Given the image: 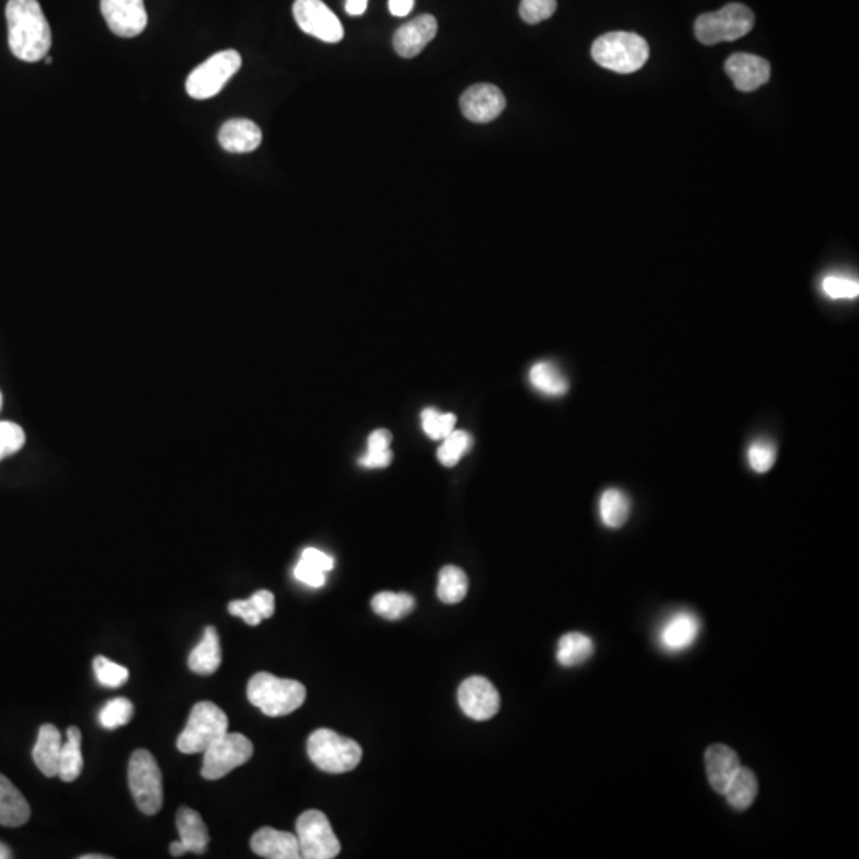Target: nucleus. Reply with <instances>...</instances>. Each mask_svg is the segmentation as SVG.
<instances>
[{
    "mask_svg": "<svg viewBox=\"0 0 859 859\" xmlns=\"http://www.w3.org/2000/svg\"><path fill=\"white\" fill-rule=\"evenodd\" d=\"M83 770L82 732L75 726L67 729V739L59 756L58 777L63 782H75Z\"/></svg>",
    "mask_w": 859,
    "mask_h": 859,
    "instance_id": "26",
    "label": "nucleus"
},
{
    "mask_svg": "<svg viewBox=\"0 0 859 859\" xmlns=\"http://www.w3.org/2000/svg\"><path fill=\"white\" fill-rule=\"evenodd\" d=\"M390 443H392V433L385 428H379L368 438V451H385L390 449Z\"/></svg>",
    "mask_w": 859,
    "mask_h": 859,
    "instance_id": "45",
    "label": "nucleus"
},
{
    "mask_svg": "<svg viewBox=\"0 0 859 859\" xmlns=\"http://www.w3.org/2000/svg\"><path fill=\"white\" fill-rule=\"evenodd\" d=\"M592 59L599 66L618 74H634L650 58V45L634 32H608L595 40Z\"/></svg>",
    "mask_w": 859,
    "mask_h": 859,
    "instance_id": "2",
    "label": "nucleus"
},
{
    "mask_svg": "<svg viewBox=\"0 0 859 859\" xmlns=\"http://www.w3.org/2000/svg\"><path fill=\"white\" fill-rule=\"evenodd\" d=\"M755 15L747 5L729 4L718 12L700 15L694 24L697 40L704 45L734 42L751 32Z\"/></svg>",
    "mask_w": 859,
    "mask_h": 859,
    "instance_id": "7",
    "label": "nucleus"
},
{
    "mask_svg": "<svg viewBox=\"0 0 859 859\" xmlns=\"http://www.w3.org/2000/svg\"><path fill=\"white\" fill-rule=\"evenodd\" d=\"M737 90L751 93L766 85L770 78V64L766 59L748 53H735L724 64Z\"/></svg>",
    "mask_w": 859,
    "mask_h": 859,
    "instance_id": "15",
    "label": "nucleus"
},
{
    "mask_svg": "<svg viewBox=\"0 0 859 859\" xmlns=\"http://www.w3.org/2000/svg\"><path fill=\"white\" fill-rule=\"evenodd\" d=\"M599 514L608 529H621L630 514V498L619 489H607L599 502Z\"/></svg>",
    "mask_w": 859,
    "mask_h": 859,
    "instance_id": "28",
    "label": "nucleus"
},
{
    "mask_svg": "<svg viewBox=\"0 0 859 859\" xmlns=\"http://www.w3.org/2000/svg\"><path fill=\"white\" fill-rule=\"evenodd\" d=\"M374 613L387 621H400L416 608L413 595L379 592L371 600Z\"/></svg>",
    "mask_w": 859,
    "mask_h": 859,
    "instance_id": "30",
    "label": "nucleus"
},
{
    "mask_svg": "<svg viewBox=\"0 0 859 859\" xmlns=\"http://www.w3.org/2000/svg\"><path fill=\"white\" fill-rule=\"evenodd\" d=\"M101 12L110 31L123 39H133L147 28L144 0H101Z\"/></svg>",
    "mask_w": 859,
    "mask_h": 859,
    "instance_id": "12",
    "label": "nucleus"
},
{
    "mask_svg": "<svg viewBox=\"0 0 859 859\" xmlns=\"http://www.w3.org/2000/svg\"><path fill=\"white\" fill-rule=\"evenodd\" d=\"M529 381L533 389L545 393L548 397H562L568 392L565 374L551 362H538L530 368Z\"/></svg>",
    "mask_w": 859,
    "mask_h": 859,
    "instance_id": "27",
    "label": "nucleus"
},
{
    "mask_svg": "<svg viewBox=\"0 0 859 859\" xmlns=\"http://www.w3.org/2000/svg\"><path fill=\"white\" fill-rule=\"evenodd\" d=\"M700 634V619L692 611H677L662 624L659 642L667 651H685Z\"/></svg>",
    "mask_w": 859,
    "mask_h": 859,
    "instance_id": "17",
    "label": "nucleus"
},
{
    "mask_svg": "<svg viewBox=\"0 0 859 859\" xmlns=\"http://www.w3.org/2000/svg\"><path fill=\"white\" fill-rule=\"evenodd\" d=\"M12 856L13 855L12 852H10V848L0 842V859H10L12 858Z\"/></svg>",
    "mask_w": 859,
    "mask_h": 859,
    "instance_id": "49",
    "label": "nucleus"
},
{
    "mask_svg": "<svg viewBox=\"0 0 859 859\" xmlns=\"http://www.w3.org/2000/svg\"><path fill=\"white\" fill-rule=\"evenodd\" d=\"M228 611H230V615L244 619L249 626H258L263 621V618L258 615V611L253 608L252 602L249 599L234 600V602L228 605Z\"/></svg>",
    "mask_w": 859,
    "mask_h": 859,
    "instance_id": "41",
    "label": "nucleus"
},
{
    "mask_svg": "<svg viewBox=\"0 0 859 859\" xmlns=\"http://www.w3.org/2000/svg\"><path fill=\"white\" fill-rule=\"evenodd\" d=\"M473 446V438L470 433L463 430H454L451 435L446 436L438 449V460L443 463L444 467H454L462 459L463 454H467Z\"/></svg>",
    "mask_w": 859,
    "mask_h": 859,
    "instance_id": "32",
    "label": "nucleus"
},
{
    "mask_svg": "<svg viewBox=\"0 0 859 859\" xmlns=\"http://www.w3.org/2000/svg\"><path fill=\"white\" fill-rule=\"evenodd\" d=\"M175 823H177L180 840L187 847L188 852L203 855L209 845V831L203 817L190 807H182L177 812Z\"/></svg>",
    "mask_w": 859,
    "mask_h": 859,
    "instance_id": "23",
    "label": "nucleus"
},
{
    "mask_svg": "<svg viewBox=\"0 0 859 859\" xmlns=\"http://www.w3.org/2000/svg\"><path fill=\"white\" fill-rule=\"evenodd\" d=\"M31 818V807L21 791L0 774V825L7 828H18L28 823Z\"/></svg>",
    "mask_w": 859,
    "mask_h": 859,
    "instance_id": "22",
    "label": "nucleus"
},
{
    "mask_svg": "<svg viewBox=\"0 0 859 859\" xmlns=\"http://www.w3.org/2000/svg\"><path fill=\"white\" fill-rule=\"evenodd\" d=\"M823 292L831 300H855L859 295L858 280L842 274H829L821 284Z\"/></svg>",
    "mask_w": 859,
    "mask_h": 859,
    "instance_id": "37",
    "label": "nucleus"
},
{
    "mask_svg": "<svg viewBox=\"0 0 859 859\" xmlns=\"http://www.w3.org/2000/svg\"><path fill=\"white\" fill-rule=\"evenodd\" d=\"M557 10V0H521L519 15L527 24H538L551 18Z\"/></svg>",
    "mask_w": 859,
    "mask_h": 859,
    "instance_id": "38",
    "label": "nucleus"
},
{
    "mask_svg": "<svg viewBox=\"0 0 859 859\" xmlns=\"http://www.w3.org/2000/svg\"><path fill=\"white\" fill-rule=\"evenodd\" d=\"M169 852H171V855L175 856V858H180V856L188 853V850L187 847L182 844V840H175V842H172V844L169 845Z\"/></svg>",
    "mask_w": 859,
    "mask_h": 859,
    "instance_id": "48",
    "label": "nucleus"
},
{
    "mask_svg": "<svg viewBox=\"0 0 859 859\" xmlns=\"http://www.w3.org/2000/svg\"><path fill=\"white\" fill-rule=\"evenodd\" d=\"M758 778L747 767L740 766L737 774L732 778L731 783L727 785L724 796L732 809L745 812L750 809L756 796H758Z\"/></svg>",
    "mask_w": 859,
    "mask_h": 859,
    "instance_id": "25",
    "label": "nucleus"
},
{
    "mask_svg": "<svg viewBox=\"0 0 859 859\" xmlns=\"http://www.w3.org/2000/svg\"><path fill=\"white\" fill-rule=\"evenodd\" d=\"M129 790L137 809L145 815H156L163 807V777L155 756L147 750H136L128 766Z\"/></svg>",
    "mask_w": 859,
    "mask_h": 859,
    "instance_id": "6",
    "label": "nucleus"
},
{
    "mask_svg": "<svg viewBox=\"0 0 859 859\" xmlns=\"http://www.w3.org/2000/svg\"><path fill=\"white\" fill-rule=\"evenodd\" d=\"M705 769H707L708 783L713 790L724 794L727 785L740 769V759L731 747L718 743L705 751Z\"/></svg>",
    "mask_w": 859,
    "mask_h": 859,
    "instance_id": "19",
    "label": "nucleus"
},
{
    "mask_svg": "<svg viewBox=\"0 0 859 859\" xmlns=\"http://www.w3.org/2000/svg\"><path fill=\"white\" fill-rule=\"evenodd\" d=\"M252 756V742L245 735L228 732L204 751L201 775L206 780H220L236 767L244 766Z\"/></svg>",
    "mask_w": 859,
    "mask_h": 859,
    "instance_id": "10",
    "label": "nucleus"
},
{
    "mask_svg": "<svg viewBox=\"0 0 859 859\" xmlns=\"http://www.w3.org/2000/svg\"><path fill=\"white\" fill-rule=\"evenodd\" d=\"M93 669L99 685L105 688H120L129 678V670L126 667L104 656L94 657Z\"/></svg>",
    "mask_w": 859,
    "mask_h": 859,
    "instance_id": "36",
    "label": "nucleus"
},
{
    "mask_svg": "<svg viewBox=\"0 0 859 859\" xmlns=\"http://www.w3.org/2000/svg\"><path fill=\"white\" fill-rule=\"evenodd\" d=\"M249 600L261 618L269 619L274 615V611H276V599H274L273 592L258 591Z\"/></svg>",
    "mask_w": 859,
    "mask_h": 859,
    "instance_id": "42",
    "label": "nucleus"
},
{
    "mask_svg": "<svg viewBox=\"0 0 859 859\" xmlns=\"http://www.w3.org/2000/svg\"><path fill=\"white\" fill-rule=\"evenodd\" d=\"M506 99L502 90L490 83H478L468 88L460 98L463 117L473 123H490L502 115Z\"/></svg>",
    "mask_w": 859,
    "mask_h": 859,
    "instance_id": "14",
    "label": "nucleus"
},
{
    "mask_svg": "<svg viewBox=\"0 0 859 859\" xmlns=\"http://www.w3.org/2000/svg\"><path fill=\"white\" fill-rule=\"evenodd\" d=\"M134 705L131 700L125 697H117L104 705L101 713H99V723L105 729H117V727L125 726L129 721L133 720Z\"/></svg>",
    "mask_w": 859,
    "mask_h": 859,
    "instance_id": "33",
    "label": "nucleus"
},
{
    "mask_svg": "<svg viewBox=\"0 0 859 859\" xmlns=\"http://www.w3.org/2000/svg\"><path fill=\"white\" fill-rule=\"evenodd\" d=\"M250 704L266 716H285L295 712L306 700V688L300 681L277 678L268 672L255 673L247 685Z\"/></svg>",
    "mask_w": 859,
    "mask_h": 859,
    "instance_id": "3",
    "label": "nucleus"
},
{
    "mask_svg": "<svg viewBox=\"0 0 859 859\" xmlns=\"http://www.w3.org/2000/svg\"><path fill=\"white\" fill-rule=\"evenodd\" d=\"M748 465L755 473H767L772 470L775 462H777V446L774 441L767 438H759L753 441L748 447L747 452Z\"/></svg>",
    "mask_w": 859,
    "mask_h": 859,
    "instance_id": "34",
    "label": "nucleus"
},
{
    "mask_svg": "<svg viewBox=\"0 0 859 859\" xmlns=\"http://www.w3.org/2000/svg\"><path fill=\"white\" fill-rule=\"evenodd\" d=\"M63 737L58 727L53 724L40 726L37 742L32 750L35 766L39 767L45 777H56L59 769V756L63 748Z\"/></svg>",
    "mask_w": 859,
    "mask_h": 859,
    "instance_id": "21",
    "label": "nucleus"
},
{
    "mask_svg": "<svg viewBox=\"0 0 859 859\" xmlns=\"http://www.w3.org/2000/svg\"><path fill=\"white\" fill-rule=\"evenodd\" d=\"M80 859H109V856H105V855H83V856H80Z\"/></svg>",
    "mask_w": 859,
    "mask_h": 859,
    "instance_id": "50",
    "label": "nucleus"
},
{
    "mask_svg": "<svg viewBox=\"0 0 859 859\" xmlns=\"http://www.w3.org/2000/svg\"><path fill=\"white\" fill-rule=\"evenodd\" d=\"M263 134L258 125L245 118L226 121L218 133V142L230 153L255 152L260 147Z\"/></svg>",
    "mask_w": 859,
    "mask_h": 859,
    "instance_id": "20",
    "label": "nucleus"
},
{
    "mask_svg": "<svg viewBox=\"0 0 859 859\" xmlns=\"http://www.w3.org/2000/svg\"><path fill=\"white\" fill-rule=\"evenodd\" d=\"M468 594V576L462 568L455 565H447L440 572L438 581V599L443 603L462 602Z\"/></svg>",
    "mask_w": 859,
    "mask_h": 859,
    "instance_id": "31",
    "label": "nucleus"
},
{
    "mask_svg": "<svg viewBox=\"0 0 859 859\" xmlns=\"http://www.w3.org/2000/svg\"><path fill=\"white\" fill-rule=\"evenodd\" d=\"M438 21L432 15H420L401 26L393 35V48L401 58H416L435 39Z\"/></svg>",
    "mask_w": 859,
    "mask_h": 859,
    "instance_id": "16",
    "label": "nucleus"
},
{
    "mask_svg": "<svg viewBox=\"0 0 859 859\" xmlns=\"http://www.w3.org/2000/svg\"><path fill=\"white\" fill-rule=\"evenodd\" d=\"M24 440H26V436H24L23 428L20 425L12 424V422H0V460L20 451Z\"/></svg>",
    "mask_w": 859,
    "mask_h": 859,
    "instance_id": "39",
    "label": "nucleus"
},
{
    "mask_svg": "<svg viewBox=\"0 0 859 859\" xmlns=\"http://www.w3.org/2000/svg\"><path fill=\"white\" fill-rule=\"evenodd\" d=\"M43 59H45V63H47V64L53 63V59H51L50 56H45V58H43Z\"/></svg>",
    "mask_w": 859,
    "mask_h": 859,
    "instance_id": "51",
    "label": "nucleus"
},
{
    "mask_svg": "<svg viewBox=\"0 0 859 859\" xmlns=\"http://www.w3.org/2000/svg\"><path fill=\"white\" fill-rule=\"evenodd\" d=\"M393 459V452L390 449L385 451H368L363 455L358 463L365 468H384L390 465Z\"/></svg>",
    "mask_w": 859,
    "mask_h": 859,
    "instance_id": "44",
    "label": "nucleus"
},
{
    "mask_svg": "<svg viewBox=\"0 0 859 859\" xmlns=\"http://www.w3.org/2000/svg\"><path fill=\"white\" fill-rule=\"evenodd\" d=\"M8 45L15 58L37 63L48 56L51 29L37 0H8Z\"/></svg>",
    "mask_w": 859,
    "mask_h": 859,
    "instance_id": "1",
    "label": "nucleus"
},
{
    "mask_svg": "<svg viewBox=\"0 0 859 859\" xmlns=\"http://www.w3.org/2000/svg\"><path fill=\"white\" fill-rule=\"evenodd\" d=\"M301 560L304 562H308L312 567L319 568L322 572L328 573L335 568V560L333 557L328 556L325 552L320 551V549L315 548H306L301 554Z\"/></svg>",
    "mask_w": 859,
    "mask_h": 859,
    "instance_id": "43",
    "label": "nucleus"
},
{
    "mask_svg": "<svg viewBox=\"0 0 859 859\" xmlns=\"http://www.w3.org/2000/svg\"><path fill=\"white\" fill-rule=\"evenodd\" d=\"M422 428L432 440H444L455 430L457 417L452 413H440L438 409L427 408L422 411Z\"/></svg>",
    "mask_w": 859,
    "mask_h": 859,
    "instance_id": "35",
    "label": "nucleus"
},
{
    "mask_svg": "<svg viewBox=\"0 0 859 859\" xmlns=\"http://www.w3.org/2000/svg\"><path fill=\"white\" fill-rule=\"evenodd\" d=\"M414 0H389V10L393 16L405 18L413 12Z\"/></svg>",
    "mask_w": 859,
    "mask_h": 859,
    "instance_id": "46",
    "label": "nucleus"
},
{
    "mask_svg": "<svg viewBox=\"0 0 859 859\" xmlns=\"http://www.w3.org/2000/svg\"><path fill=\"white\" fill-rule=\"evenodd\" d=\"M222 664V646L215 627L209 626L204 630V637L188 657V667L191 672L199 675H212Z\"/></svg>",
    "mask_w": 859,
    "mask_h": 859,
    "instance_id": "24",
    "label": "nucleus"
},
{
    "mask_svg": "<svg viewBox=\"0 0 859 859\" xmlns=\"http://www.w3.org/2000/svg\"><path fill=\"white\" fill-rule=\"evenodd\" d=\"M0 405H2V397H0Z\"/></svg>",
    "mask_w": 859,
    "mask_h": 859,
    "instance_id": "52",
    "label": "nucleus"
},
{
    "mask_svg": "<svg viewBox=\"0 0 859 859\" xmlns=\"http://www.w3.org/2000/svg\"><path fill=\"white\" fill-rule=\"evenodd\" d=\"M296 837L301 858L333 859L341 852V842L333 832L327 815L319 810L301 813L296 821Z\"/></svg>",
    "mask_w": 859,
    "mask_h": 859,
    "instance_id": "9",
    "label": "nucleus"
},
{
    "mask_svg": "<svg viewBox=\"0 0 859 859\" xmlns=\"http://www.w3.org/2000/svg\"><path fill=\"white\" fill-rule=\"evenodd\" d=\"M225 734H228V716L222 708L212 702H199L191 708L187 726L177 739V748L185 755H198Z\"/></svg>",
    "mask_w": 859,
    "mask_h": 859,
    "instance_id": "5",
    "label": "nucleus"
},
{
    "mask_svg": "<svg viewBox=\"0 0 859 859\" xmlns=\"http://www.w3.org/2000/svg\"><path fill=\"white\" fill-rule=\"evenodd\" d=\"M295 578L301 583L308 584L309 587H322L327 583V573L301 559L295 567Z\"/></svg>",
    "mask_w": 859,
    "mask_h": 859,
    "instance_id": "40",
    "label": "nucleus"
},
{
    "mask_svg": "<svg viewBox=\"0 0 859 859\" xmlns=\"http://www.w3.org/2000/svg\"><path fill=\"white\" fill-rule=\"evenodd\" d=\"M242 58L236 50H225L210 56L196 67L187 78V93L190 98L204 101L214 98L241 69Z\"/></svg>",
    "mask_w": 859,
    "mask_h": 859,
    "instance_id": "8",
    "label": "nucleus"
},
{
    "mask_svg": "<svg viewBox=\"0 0 859 859\" xmlns=\"http://www.w3.org/2000/svg\"><path fill=\"white\" fill-rule=\"evenodd\" d=\"M594 642L580 632L564 635L557 646V661L564 667H576L591 659Z\"/></svg>",
    "mask_w": 859,
    "mask_h": 859,
    "instance_id": "29",
    "label": "nucleus"
},
{
    "mask_svg": "<svg viewBox=\"0 0 859 859\" xmlns=\"http://www.w3.org/2000/svg\"><path fill=\"white\" fill-rule=\"evenodd\" d=\"M308 755L327 774H346L362 761V747L331 729H317L308 740Z\"/></svg>",
    "mask_w": 859,
    "mask_h": 859,
    "instance_id": "4",
    "label": "nucleus"
},
{
    "mask_svg": "<svg viewBox=\"0 0 859 859\" xmlns=\"http://www.w3.org/2000/svg\"><path fill=\"white\" fill-rule=\"evenodd\" d=\"M368 0H346V12L352 16H360L366 12Z\"/></svg>",
    "mask_w": 859,
    "mask_h": 859,
    "instance_id": "47",
    "label": "nucleus"
},
{
    "mask_svg": "<svg viewBox=\"0 0 859 859\" xmlns=\"http://www.w3.org/2000/svg\"><path fill=\"white\" fill-rule=\"evenodd\" d=\"M253 853L268 859H298L301 858L298 837L292 832L277 831V829H258L250 840Z\"/></svg>",
    "mask_w": 859,
    "mask_h": 859,
    "instance_id": "18",
    "label": "nucleus"
},
{
    "mask_svg": "<svg viewBox=\"0 0 859 859\" xmlns=\"http://www.w3.org/2000/svg\"><path fill=\"white\" fill-rule=\"evenodd\" d=\"M293 16L301 31L327 43L344 39V28L338 16L322 0H296Z\"/></svg>",
    "mask_w": 859,
    "mask_h": 859,
    "instance_id": "11",
    "label": "nucleus"
},
{
    "mask_svg": "<svg viewBox=\"0 0 859 859\" xmlns=\"http://www.w3.org/2000/svg\"><path fill=\"white\" fill-rule=\"evenodd\" d=\"M459 705L471 720L487 721L500 710V694L487 678L476 675L460 685Z\"/></svg>",
    "mask_w": 859,
    "mask_h": 859,
    "instance_id": "13",
    "label": "nucleus"
}]
</instances>
